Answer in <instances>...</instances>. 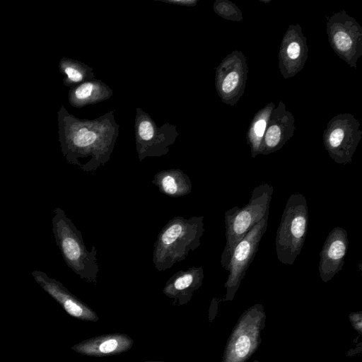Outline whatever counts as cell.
Returning <instances> with one entry per match:
<instances>
[{"label": "cell", "mask_w": 362, "mask_h": 362, "mask_svg": "<svg viewBox=\"0 0 362 362\" xmlns=\"http://www.w3.org/2000/svg\"><path fill=\"white\" fill-rule=\"evenodd\" d=\"M308 218L305 197L299 193L291 194L287 199L275 239L277 259L281 263L292 265L300 255L307 235Z\"/></svg>", "instance_id": "4"}, {"label": "cell", "mask_w": 362, "mask_h": 362, "mask_svg": "<svg viewBox=\"0 0 362 362\" xmlns=\"http://www.w3.org/2000/svg\"><path fill=\"white\" fill-rule=\"evenodd\" d=\"M60 69L66 76L65 79L67 84L79 82L83 78V72L78 69V66L69 60L64 59L61 61Z\"/></svg>", "instance_id": "20"}, {"label": "cell", "mask_w": 362, "mask_h": 362, "mask_svg": "<svg viewBox=\"0 0 362 362\" xmlns=\"http://www.w3.org/2000/svg\"><path fill=\"white\" fill-rule=\"evenodd\" d=\"M268 216L255 224L233 248L226 269L229 275L224 284L226 291L223 300L230 301L234 298L267 230Z\"/></svg>", "instance_id": "8"}, {"label": "cell", "mask_w": 362, "mask_h": 362, "mask_svg": "<svg viewBox=\"0 0 362 362\" xmlns=\"http://www.w3.org/2000/svg\"><path fill=\"white\" fill-rule=\"evenodd\" d=\"M262 2H264V3H267V2H270L271 0H268V1H262V0H260Z\"/></svg>", "instance_id": "23"}, {"label": "cell", "mask_w": 362, "mask_h": 362, "mask_svg": "<svg viewBox=\"0 0 362 362\" xmlns=\"http://www.w3.org/2000/svg\"><path fill=\"white\" fill-rule=\"evenodd\" d=\"M273 187L262 184L252 189L249 202L243 207L235 206L226 211V245L221 256V264L226 270L231 252L252 227L269 215Z\"/></svg>", "instance_id": "3"}, {"label": "cell", "mask_w": 362, "mask_h": 362, "mask_svg": "<svg viewBox=\"0 0 362 362\" xmlns=\"http://www.w3.org/2000/svg\"><path fill=\"white\" fill-rule=\"evenodd\" d=\"M204 216H175L161 229L154 243L153 262L158 272L185 260L201 244Z\"/></svg>", "instance_id": "1"}, {"label": "cell", "mask_w": 362, "mask_h": 362, "mask_svg": "<svg viewBox=\"0 0 362 362\" xmlns=\"http://www.w3.org/2000/svg\"><path fill=\"white\" fill-rule=\"evenodd\" d=\"M54 212L52 232L65 263L81 279L96 284L99 266L95 246L88 251L81 231L64 211L57 207Z\"/></svg>", "instance_id": "2"}, {"label": "cell", "mask_w": 362, "mask_h": 362, "mask_svg": "<svg viewBox=\"0 0 362 362\" xmlns=\"http://www.w3.org/2000/svg\"><path fill=\"white\" fill-rule=\"evenodd\" d=\"M348 247L346 230L341 227L332 229L320 252L319 272L322 281L328 282L342 269Z\"/></svg>", "instance_id": "12"}, {"label": "cell", "mask_w": 362, "mask_h": 362, "mask_svg": "<svg viewBox=\"0 0 362 362\" xmlns=\"http://www.w3.org/2000/svg\"><path fill=\"white\" fill-rule=\"evenodd\" d=\"M134 339L124 333L100 335L82 341L71 346V349L82 355L103 357L119 354L129 350Z\"/></svg>", "instance_id": "14"}, {"label": "cell", "mask_w": 362, "mask_h": 362, "mask_svg": "<svg viewBox=\"0 0 362 362\" xmlns=\"http://www.w3.org/2000/svg\"><path fill=\"white\" fill-rule=\"evenodd\" d=\"M214 10L221 18L239 22L243 19L241 10L234 3L228 0H217L214 4Z\"/></svg>", "instance_id": "18"}, {"label": "cell", "mask_w": 362, "mask_h": 362, "mask_svg": "<svg viewBox=\"0 0 362 362\" xmlns=\"http://www.w3.org/2000/svg\"><path fill=\"white\" fill-rule=\"evenodd\" d=\"M262 304L257 303L239 317L226 342L221 362H246L256 352L266 325Z\"/></svg>", "instance_id": "5"}, {"label": "cell", "mask_w": 362, "mask_h": 362, "mask_svg": "<svg viewBox=\"0 0 362 362\" xmlns=\"http://www.w3.org/2000/svg\"><path fill=\"white\" fill-rule=\"evenodd\" d=\"M307 39L301 26L290 25L281 42L279 52V68L284 79L295 76L304 67L308 59Z\"/></svg>", "instance_id": "10"}, {"label": "cell", "mask_w": 362, "mask_h": 362, "mask_svg": "<svg viewBox=\"0 0 362 362\" xmlns=\"http://www.w3.org/2000/svg\"><path fill=\"white\" fill-rule=\"evenodd\" d=\"M349 320L353 328L360 334H362V312H352L349 315Z\"/></svg>", "instance_id": "21"}, {"label": "cell", "mask_w": 362, "mask_h": 362, "mask_svg": "<svg viewBox=\"0 0 362 362\" xmlns=\"http://www.w3.org/2000/svg\"><path fill=\"white\" fill-rule=\"evenodd\" d=\"M143 362H164V361H146Z\"/></svg>", "instance_id": "22"}, {"label": "cell", "mask_w": 362, "mask_h": 362, "mask_svg": "<svg viewBox=\"0 0 362 362\" xmlns=\"http://www.w3.org/2000/svg\"><path fill=\"white\" fill-rule=\"evenodd\" d=\"M275 107L273 102L267 103L255 115L250 124L246 134V140L252 158L261 154L267 123Z\"/></svg>", "instance_id": "17"}, {"label": "cell", "mask_w": 362, "mask_h": 362, "mask_svg": "<svg viewBox=\"0 0 362 362\" xmlns=\"http://www.w3.org/2000/svg\"><path fill=\"white\" fill-rule=\"evenodd\" d=\"M152 183L163 194L180 197L189 194L192 185L189 177L180 169H170L157 173Z\"/></svg>", "instance_id": "16"}, {"label": "cell", "mask_w": 362, "mask_h": 362, "mask_svg": "<svg viewBox=\"0 0 362 362\" xmlns=\"http://www.w3.org/2000/svg\"><path fill=\"white\" fill-rule=\"evenodd\" d=\"M362 138L358 120L351 113H340L327 124L322 135L326 151L338 164H347Z\"/></svg>", "instance_id": "6"}, {"label": "cell", "mask_w": 362, "mask_h": 362, "mask_svg": "<svg viewBox=\"0 0 362 362\" xmlns=\"http://www.w3.org/2000/svg\"><path fill=\"white\" fill-rule=\"evenodd\" d=\"M295 120L285 103L280 101L268 121L260 155H268L281 149L294 134Z\"/></svg>", "instance_id": "13"}, {"label": "cell", "mask_w": 362, "mask_h": 362, "mask_svg": "<svg viewBox=\"0 0 362 362\" xmlns=\"http://www.w3.org/2000/svg\"><path fill=\"white\" fill-rule=\"evenodd\" d=\"M252 362H259L258 360H255L254 361Z\"/></svg>", "instance_id": "24"}, {"label": "cell", "mask_w": 362, "mask_h": 362, "mask_svg": "<svg viewBox=\"0 0 362 362\" xmlns=\"http://www.w3.org/2000/svg\"><path fill=\"white\" fill-rule=\"evenodd\" d=\"M32 276L41 288L54 298L71 317L83 321L97 322L98 315L88 305L72 294L61 282L41 271Z\"/></svg>", "instance_id": "11"}, {"label": "cell", "mask_w": 362, "mask_h": 362, "mask_svg": "<svg viewBox=\"0 0 362 362\" xmlns=\"http://www.w3.org/2000/svg\"><path fill=\"white\" fill-rule=\"evenodd\" d=\"M204 276L202 267L180 270L167 281L162 292L167 297L174 299L175 304H186L202 285Z\"/></svg>", "instance_id": "15"}, {"label": "cell", "mask_w": 362, "mask_h": 362, "mask_svg": "<svg viewBox=\"0 0 362 362\" xmlns=\"http://www.w3.org/2000/svg\"><path fill=\"white\" fill-rule=\"evenodd\" d=\"M326 31L336 54L349 66L356 69L362 56V27L345 10L327 18Z\"/></svg>", "instance_id": "7"}, {"label": "cell", "mask_w": 362, "mask_h": 362, "mask_svg": "<svg viewBox=\"0 0 362 362\" xmlns=\"http://www.w3.org/2000/svg\"><path fill=\"white\" fill-rule=\"evenodd\" d=\"M93 90L94 84L90 82L84 83L77 86L70 92V103L76 105V103L86 102L90 97Z\"/></svg>", "instance_id": "19"}, {"label": "cell", "mask_w": 362, "mask_h": 362, "mask_svg": "<svg viewBox=\"0 0 362 362\" xmlns=\"http://www.w3.org/2000/svg\"><path fill=\"white\" fill-rule=\"evenodd\" d=\"M248 66L244 54L235 50L228 54L216 71V88L222 102L233 106L243 95Z\"/></svg>", "instance_id": "9"}]
</instances>
